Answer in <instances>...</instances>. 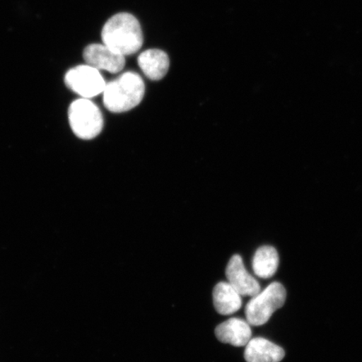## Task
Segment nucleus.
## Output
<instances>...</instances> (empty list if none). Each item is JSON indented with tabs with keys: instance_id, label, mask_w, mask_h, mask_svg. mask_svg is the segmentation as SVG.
Listing matches in <instances>:
<instances>
[{
	"instance_id": "9",
	"label": "nucleus",
	"mask_w": 362,
	"mask_h": 362,
	"mask_svg": "<svg viewBox=\"0 0 362 362\" xmlns=\"http://www.w3.org/2000/svg\"><path fill=\"white\" fill-rule=\"evenodd\" d=\"M138 64L148 79L160 81L169 71L170 58L162 49H148L140 54Z\"/></svg>"
},
{
	"instance_id": "10",
	"label": "nucleus",
	"mask_w": 362,
	"mask_h": 362,
	"mask_svg": "<svg viewBox=\"0 0 362 362\" xmlns=\"http://www.w3.org/2000/svg\"><path fill=\"white\" fill-rule=\"evenodd\" d=\"M284 356L282 347L262 337L250 339L244 352L247 362H280Z\"/></svg>"
},
{
	"instance_id": "12",
	"label": "nucleus",
	"mask_w": 362,
	"mask_h": 362,
	"mask_svg": "<svg viewBox=\"0 0 362 362\" xmlns=\"http://www.w3.org/2000/svg\"><path fill=\"white\" fill-rule=\"evenodd\" d=\"M279 257L274 247L264 246L257 249L252 259V269L257 277L269 279L277 272Z\"/></svg>"
},
{
	"instance_id": "7",
	"label": "nucleus",
	"mask_w": 362,
	"mask_h": 362,
	"mask_svg": "<svg viewBox=\"0 0 362 362\" xmlns=\"http://www.w3.org/2000/svg\"><path fill=\"white\" fill-rule=\"evenodd\" d=\"M226 276L228 283L241 296L253 297L261 291L260 284L247 273L242 257L239 255H234L230 259L226 266Z\"/></svg>"
},
{
	"instance_id": "8",
	"label": "nucleus",
	"mask_w": 362,
	"mask_h": 362,
	"mask_svg": "<svg viewBox=\"0 0 362 362\" xmlns=\"http://www.w3.org/2000/svg\"><path fill=\"white\" fill-rule=\"evenodd\" d=\"M217 339L221 342L234 346H247L252 337L250 324L238 318H232L221 323L215 329Z\"/></svg>"
},
{
	"instance_id": "6",
	"label": "nucleus",
	"mask_w": 362,
	"mask_h": 362,
	"mask_svg": "<svg viewBox=\"0 0 362 362\" xmlns=\"http://www.w3.org/2000/svg\"><path fill=\"white\" fill-rule=\"evenodd\" d=\"M83 56L86 64L110 74H119L125 66V57L103 43L88 45Z\"/></svg>"
},
{
	"instance_id": "4",
	"label": "nucleus",
	"mask_w": 362,
	"mask_h": 362,
	"mask_svg": "<svg viewBox=\"0 0 362 362\" xmlns=\"http://www.w3.org/2000/svg\"><path fill=\"white\" fill-rule=\"evenodd\" d=\"M286 297V291L281 284L272 283L247 303L245 309L247 322L253 327L266 324L274 312L284 306Z\"/></svg>"
},
{
	"instance_id": "3",
	"label": "nucleus",
	"mask_w": 362,
	"mask_h": 362,
	"mask_svg": "<svg viewBox=\"0 0 362 362\" xmlns=\"http://www.w3.org/2000/svg\"><path fill=\"white\" fill-rule=\"evenodd\" d=\"M68 120L72 132L83 140L98 137L103 129L102 112L88 98H81L71 103L68 108Z\"/></svg>"
},
{
	"instance_id": "1",
	"label": "nucleus",
	"mask_w": 362,
	"mask_h": 362,
	"mask_svg": "<svg viewBox=\"0 0 362 362\" xmlns=\"http://www.w3.org/2000/svg\"><path fill=\"white\" fill-rule=\"evenodd\" d=\"M101 36L104 45L124 57L138 52L144 43L141 25L129 13L112 16L103 25Z\"/></svg>"
},
{
	"instance_id": "11",
	"label": "nucleus",
	"mask_w": 362,
	"mask_h": 362,
	"mask_svg": "<svg viewBox=\"0 0 362 362\" xmlns=\"http://www.w3.org/2000/svg\"><path fill=\"white\" fill-rule=\"evenodd\" d=\"M214 304L217 313L233 315L241 309L242 296L229 283L221 282L214 288Z\"/></svg>"
},
{
	"instance_id": "5",
	"label": "nucleus",
	"mask_w": 362,
	"mask_h": 362,
	"mask_svg": "<svg viewBox=\"0 0 362 362\" xmlns=\"http://www.w3.org/2000/svg\"><path fill=\"white\" fill-rule=\"evenodd\" d=\"M64 81L71 92L88 99L103 93L107 84L100 71L88 64L76 66L67 71Z\"/></svg>"
},
{
	"instance_id": "2",
	"label": "nucleus",
	"mask_w": 362,
	"mask_h": 362,
	"mask_svg": "<svg viewBox=\"0 0 362 362\" xmlns=\"http://www.w3.org/2000/svg\"><path fill=\"white\" fill-rule=\"evenodd\" d=\"M146 85L138 74L125 72L106 84L103 90V104L108 111L115 113L133 110L142 102Z\"/></svg>"
}]
</instances>
